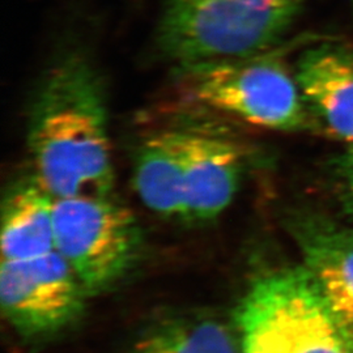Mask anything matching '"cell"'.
<instances>
[{
    "instance_id": "1",
    "label": "cell",
    "mask_w": 353,
    "mask_h": 353,
    "mask_svg": "<svg viewBox=\"0 0 353 353\" xmlns=\"http://www.w3.org/2000/svg\"><path fill=\"white\" fill-rule=\"evenodd\" d=\"M28 145L38 181L54 198L113 192L105 90L84 55L64 57L43 79L30 110Z\"/></svg>"
},
{
    "instance_id": "2",
    "label": "cell",
    "mask_w": 353,
    "mask_h": 353,
    "mask_svg": "<svg viewBox=\"0 0 353 353\" xmlns=\"http://www.w3.org/2000/svg\"><path fill=\"white\" fill-rule=\"evenodd\" d=\"M233 322L243 353H353V328L303 265L254 280Z\"/></svg>"
},
{
    "instance_id": "3",
    "label": "cell",
    "mask_w": 353,
    "mask_h": 353,
    "mask_svg": "<svg viewBox=\"0 0 353 353\" xmlns=\"http://www.w3.org/2000/svg\"><path fill=\"white\" fill-rule=\"evenodd\" d=\"M303 0H168L157 45L178 65L271 50L296 21Z\"/></svg>"
},
{
    "instance_id": "4",
    "label": "cell",
    "mask_w": 353,
    "mask_h": 353,
    "mask_svg": "<svg viewBox=\"0 0 353 353\" xmlns=\"http://www.w3.org/2000/svg\"><path fill=\"white\" fill-rule=\"evenodd\" d=\"M191 101L283 132L310 131L294 74L278 51L181 65Z\"/></svg>"
},
{
    "instance_id": "5",
    "label": "cell",
    "mask_w": 353,
    "mask_h": 353,
    "mask_svg": "<svg viewBox=\"0 0 353 353\" xmlns=\"http://www.w3.org/2000/svg\"><path fill=\"white\" fill-rule=\"evenodd\" d=\"M54 228L57 252L89 297L113 288L139 255V224L112 194L55 198Z\"/></svg>"
},
{
    "instance_id": "6",
    "label": "cell",
    "mask_w": 353,
    "mask_h": 353,
    "mask_svg": "<svg viewBox=\"0 0 353 353\" xmlns=\"http://www.w3.org/2000/svg\"><path fill=\"white\" fill-rule=\"evenodd\" d=\"M0 265L1 312L21 338H52L83 316L89 296L57 250Z\"/></svg>"
},
{
    "instance_id": "7",
    "label": "cell",
    "mask_w": 353,
    "mask_h": 353,
    "mask_svg": "<svg viewBox=\"0 0 353 353\" xmlns=\"http://www.w3.org/2000/svg\"><path fill=\"white\" fill-rule=\"evenodd\" d=\"M294 77L310 131L327 139L353 141V43L322 42L300 55Z\"/></svg>"
},
{
    "instance_id": "8",
    "label": "cell",
    "mask_w": 353,
    "mask_h": 353,
    "mask_svg": "<svg viewBox=\"0 0 353 353\" xmlns=\"http://www.w3.org/2000/svg\"><path fill=\"white\" fill-rule=\"evenodd\" d=\"M284 223L301 254V265L353 328L352 225L306 208L290 211Z\"/></svg>"
},
{
    "instance_id": "9",
    "label": "cell",
    "mask_w": 353,
    "mask_h": 353,
    "mask_svg": "<svg viewBox=\"0 0 353 353\" xmlns=\"http://www.w3.org/2000/svg\"><path fill=\"white\" fill-rule=\"evenodd\" d=\"M242 174V154L228 140L183 132V219L210 223L233 202Z\"/></svg>"
},
{
    "instance_id": "10",
    "label": "cell",
    "mask_w": 353,
    "mask_h": 353,
    "mask_svg": "<svg viewBox=\"0 0 353 353\" xmlns=\"http://www.w3.org/2000/svg\"><path fill=\"white\" fill-rule=\"evenodd\" d=\"M183 132L148 137L134 160V188L141 203L163 219H183Z\"/></svg>"
},
{
    "instance_id": "11",
    "label": "cell",
    "mask_w": 353,
    "mask_h": 353,
    "mask_svg": "<svg viewBox=\"0 0 353 353\" xmlns=\"http://www.w3.org/2000/svg\"><path fill=\"white\" fill-rule=\"evenodd\" d=\"M55 198L33 176L7 194L1 210V261L36 258L57 250Z\"/></svg>"
},
{
    "instance_id": "12",
    "label": "cell",
    "mask_w": 353,
    "mask_h": 353,
    "mask_svg": "<svg viewBox=\"0 0 353 353\" xmlns=\"http://www.w3.org/2000/svg\"><path fill=\"white\" fill-rule=\"evenodd\" d=\"M127 353H243L233 323L194 313L164 316L145 328Z\"/></svg>"
},
{
    "instance_id": "13",
    "label": "cell",
    "mask_w": 353,
    "mask_h": 353,
    "mask_svg": "<svg viewBox=\"0 0 353 353\" xmlns=\"http://www.w3.org/2000/svg\"><path fill=\"white\" fill-rule=\"evenodd\" d=\"M328 194L345 217H353V141L331 156L325 164Z\"/></svg>"
},
{
    "instance_id": "14",
    "label": "cell",
    "mask_w": 353,
    "mask_h": 353,
    "mask_svg": "<svg viewBox=\"0 0 353 353\" xmlns=\"http://www.w3.org/2000/svg\"><path fill=\"white\" fill-rule=\"evenodd\" d=\"M352 3H353V0H352Z\"/></svg>"
}]
</instances>
